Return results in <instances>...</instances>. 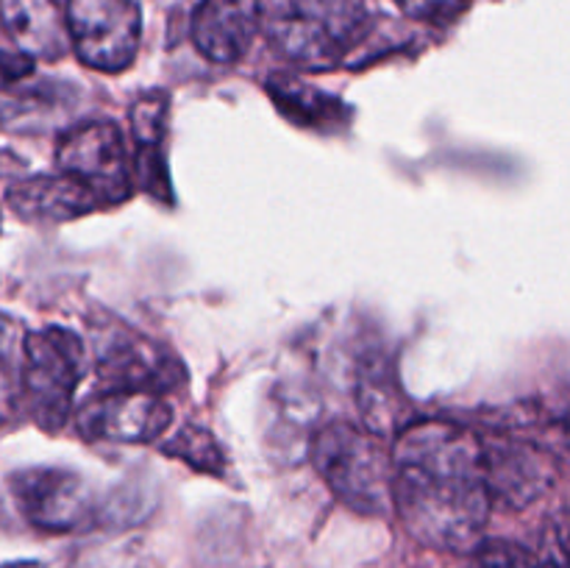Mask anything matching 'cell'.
<instances>
[{
    "mask_svg": "<svg viewBox=\"0 0 570 568\" xmlns=\"http://www.w3.org/2000/svg\"><path fill=\"white\" fill-rule=\"evenodd\" d=\"M471 0H395L406 17L417 22H445L460 14Z\"/></svg>",
    "mask_w": 570,
    "mask_h": 568,
    "instance_id": "obj_19",
    "label": "cell"
},
{
    "mask_svg": "<svg viewBox=\"0 0 570 568\" xmlns=\"http://www.w3.org/2000/svg\"><path fill=\"white\" fill-rule=\"evenodd\" d=\"M11 496L22 516L48 532L76 529L89 510L83 479L65 468H26L14 473Z\"/></svg>",
    "mask_w": 570,
    "mask_h": 568,
    "instance_id": "obj_10",
    "label": "cell"
},
{
    "mask_svg": "<svg viewBox=\"0 0 570 568\" xmlns=\"http://www.w3.org/2000/svg\"><path fill=\"white\" fill-rule=\"evenodd\" d=\"M17 395H20V382H17L11 360H0V421H9L14 415Z\"/></svg>",
    "mask_w": 570,
    "mask_h": 568,
    "instance_id": "obj_20",
    "label": "cell"
},
{
    "mask_svg": "<svg viewBox=\"0 0 570 568\" xmlns=\"http://www.w3.org/2000/svg\"><path fill=\"white\" fill-rule=\"evenodd\" d=\"M67 33L78 59L100 72H120L137 59L142 9L137 0H67Z\"/></svg>",
    "mask_w": 570,
    "mask_h": 568,
    "instance_id": "obj_5",
    "label": "cell"
},
{
    "mask_svg": "<svg viewBox=\"0 0 570 568\" xmlns=\"http://www.w3.org/2000/svg\"><path fill=\"white\" fill-rule=\"evenodd\" d=\"M267 92H271L278 111L287 115L293 123H298V126L326 128L328 131V128L345 126V120H348L345 104H340L332 95L321 92V89L295 81V78H271L267 81Z\"/></svg>",
    "mask_w": 570,
    "mask_h": 568,
    "instance_id": "obj_16",
    "label": "cell"
},
{
    "mask_svg": "<svg viewBox=\"0 0 570 568\" xmlns=\"http://www.w3.org/2000/svg\"><path fill=\"white\" fill-rule=\"evenodd\" d=\"M11 209L31 223H65L100 209L95 195L65 173L20 178L6 195Z\"/></svg>",
    "mask_w": 570,
    "mask_h": 568,
    "instance_id": "obj_13",
    "label": "cell"
},
{
    "mask_svg": "<svg viewBox=\"0 0 570 568\" xmlns=\"http://www.w3.org/2000/svg\"><path fill=\"white\" fill-rule=\"evenodd\" d=\"M173 410L161 395L106 390L78 412V432L104 443H150L170 427Z\"/></svg>",
    "mask_w": 570,
    "mask_h": 568,
    "instance_id": "obj_8",
    "label": "cell"
},
{
    "mask_svg": "<svg viewBox=\"0 0 570 568\" xmlns=\"http://www.w3.org/2000/svg\"><path fill=\"white\" fill-rule=\"evenodd\" d=\"M165 454L178 457L187 466L206 473H220L223 466H226V457H223L215 434H209L200 427H184L181 432L173 434L170 443L165 445Z\"/></svg>",
    "mask_w": 570,
    "mask_h": 568,
    "instance_id": "obj_17",
    "label": "cell"
},
{
    "mask_svg": "<svg viewBox=\"0 0 570 568\" xmlns=\"http://www.w3.org/2000/svg\"><path fill=\"white\" fill-rule=\"evenodd\" d=\"M20 340V326L9 315L0 312V360H14Z\"/></svg>",
    "mask_w": 570,
    "mask_h": 568,
    "instance_id": "obj_21",
    "label": "cell"
},
{
    "mask_svg": "<svg viewBox=\"0 0 570 568\" xmlns=\"http://www.w3.org/2000/svg\"><path fill=\"white\" fill-rule=\"evenodd\" d=\"M53 81H39L37 61L0 50V128H14L59 104Z\"/></svg>",
    "mask_w": 570,
    "mask_h": 568,
    "instance_id": "obj_14",
    "label": "cell"
},
{
    "mask_svg": "<svg viewBox=\"0 0 570 568\" xmlns=\"http://www.w3.org/2000/svg\"><path fill=\"white\" fill-rule=\"evenodd\" d=\"M83 379V345L70 329L48 326L22 337V388L45 432L65 427Z\"/></svg>",
    "mask_w": 570,
    "mask_h": 568,
    "instance_id": "obj_4",
    "label": "cell"
},
{
    "mask_svg": "<svg viewBox=\"0 0 570 568\" xmlns=\"http://www.w3.org/2000/svg\"><path fill=\"white\" fill-rule=\"evenodd\" d=\"M262 28V0H200L193 11V45L215 65H234Z\"/></svg>",
    "mask_w": 570,
    "mask_h": 568,
    "instance_id": "obj_11",
    "label": "cell"
},
{
    "mask_svg": "<svg viewBox=\"0 0 570 568\" xmlns=\"http://www.w3.org/2000/svg\"><path fill=\"white\" fill-rule=\"evenodd\" d=\"M56 165L95 195L100 206H115L131 193V156L122 131L111 120L70 128L59 139Z\"/></svg>",
    "mask_w": 570,
    "mask_h": 568,
    "instance_id": "obj_6",
    "label": "cell"
},
{
    "mask_svg": "<svg viewBox=\"0 0 570 568\" xmlns=\"http://www.w3.org/2000/svg\"><path fill=\"white\" fill-rule=\"evenodd\" d=\"M312 460L328 488L365 516H384L393 507V462L371 434L354 423L334 421L317 432Z\"/></svg>",
    "mask_w": 570,
    "mask_h": 568,
    "instance_id": "obj_3",
    "label": "cell"
},
{
    "mask_svg": "<svg viewBox=\"0 0 570 568\" xmlns=\"http://www.w3.org/2000/svg\"><path fill=\"white\" fill-rule=\"evenodd\" d=\"M367 31L365 0H278L267 20L273 48L306 70L340 65Z\"/></svg>",
    "mask_w": 570,
    "mask_h": 568,
    "instance_id": "obj_2",
    "label": "cell"
},
{
    "mask_svg": "<svg viewBox=\"0 0 570 568\" xmlns=\"http://www.w3.org/2000/svg\"><path fill=\"white\" fill-rule=\"evenodd\" d=\"M484 479L490 499L507 507H527L554 484L557 466L551 451L523 438L482 440Z\"/></svg>",
    "mask_w": 570,
    "mask_h": 568,
    "instance_id": "obj_9",
    "label": "cell"
},
{
    "mask_svg": "<svg viewBox=\"0 0 570 568\" xmlns=\"http://www.w3.org/2000/svg\"><path fill=\"white\" fill-rule=\"evenodd\" d=\"M98 376L106 390H137L167 395L187 382L184 365L170 349L131 329H117L98 354Z\"/></svg>",
    "mask_w": 570,
    "mask_h": 568,
    "instance_id": "obj_7",
    "label": "cell"
},
{
    "mask_svg": "<svg viewBox=\"0 0 570 568\" xmlns=\"http://www.w3.org/2000/svg\"><path fill=\"white\" fill-rule=\"evenodd\" d=\"M479 568H546L540 557L510 540H490L479 546Z\"/></svg>",
    "mask_w": 570,
    "mask_h": 568,
    "instance_id": "obj_18",
    "label": "cell"
},
{
    "mask_svg": "<svg viewBox=\"0 0 570 568\" xmlns=\"http://www.w3.org/2000/svg\"><path fill=\"white\" fill-rule=\"evenodd\" d=\"M0 26L31 61H59L70 48L65 9L56 0H0Z\"/></svg>",
    "mask_w": 570,
    "mask_h": 568,
    "instance_id": "obj_12",
    "label": "cell"
},
{
    "mask_svg": "<svg viewBox=\"0 0 570 568\" xmlns=\"http://www.w3.org/2000/svg\"><path fill=\"white\" fill-rule=\"evenodd\" d=\"M167 98L161 92L142 95L131 109V131L137 139V176L154 198L170 200L173 189L165 170V134H167Z\"/></svg>",
    "mask_w": 570,
    "mask_h": 568,
    "instance_id": "obj_15",
    "label": "cell"
},
{
    "mask_svg": "<svg viewBox=\"0 0 570 568\" xmlns=\"http://www.w3.org/2000/svg\"><path fill=\"white\" fill-rule=\"evenodd\" d=\"M393 507L410 535L440 551L471 549L490 518L482 438L454 421H412L395 438Z\"/></svg>",
    "mask_w": 570,
    "mask_h": 568,
    "instance_id": "obj_1",
    "label": "cell"
}]
</instances>
